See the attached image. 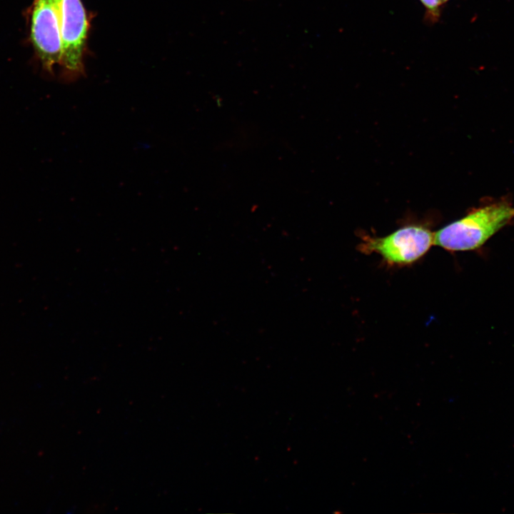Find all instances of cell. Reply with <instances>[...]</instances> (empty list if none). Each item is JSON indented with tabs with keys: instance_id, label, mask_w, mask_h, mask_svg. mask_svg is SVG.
<instances>
[{
	"instance_id": "6da1fadb",
	"label": "cell",
	"mask_w": 514,
	"mask_h": 514,
	"mask_svg": "<svg viewBox=\"0 0 514 514\" xmlns=\"http://www.w3.org/2000/svg\"><path fill=\"white\" fill-rule=\"evenodd\" d=\"M514 223V206L495 200L474 208L434 234V244L450 251L478 249L503 228Z\"/></svg>"
},
{
	"instance_id": "277c9868",
	"label": "cell",
	"mask_w": 514,
	"mask_h": 514,
	"mask_svg": "<svg viewBox=\"0 0 514 514\" xmlns=\"http://www.w3.org/2000/svg\"><path fill=\"white\" fill-rule=\"evenodd\" d=\"M58 11L62 42L61 66L69 75L84 74V53L89 21L81 0H58Z\"/></svg>"
},
{
	"instance_id": "8992f818",
	"label": "cell",
	"mask_w": 514,
	"mask_h": 514,
	"mask_svg": "<svg viewBox=\"0 0 514 514\" xmlns=\"http://www.w3.org/2000/svg\"><path fill=\"white\" fill-rule=\"evenodd\" d=\"M448 1V0H440V2L442 3V4H445V3L446 1Z\"/></svg>"
},
{
	"instance_id": "7a4b0ae2",
	"label": "cell",
	"mask_w": 514,
	"mask_h": 514,
	"mask_svg": "<svg viewBox=\"0 0 514 514\" xmlns=\"http://www.w3.org/2000/svg\"><path fill=\"white\" fill-rule=\"evenodd\" d=\"M433 244L434 234L428 229L409 226L384 237H365L360 251L376 253L389 264L405 266L421 258Z\"/></svg>"
},
{
	"instance_id": "3957f363",
	"label": "cell",
	"mask_w": 514,
	"mask_h": 514,
	"mask_svg": "<svg viewBox=\"0 0 514 514\" xmlns=\"http://www.w3.org/2000/svg\"><path fill=\"white\" fill-rule=\"evenodd\" d=\"M30 40L43 68L52 72L61 64L62 42L58 0H34L31 6Z\"/></svg>"
},
{
	"instance_id": "5b68a950",
	"label": "cell",
	"mask_w": 514,
	"mask_h": 514,
	"mask_svg": "<svg viewBox=\"0 0 514 514\" xmlns=\"http://www.w3.org/2000/svg\"><path fill=\"white\" fill-rule=\"evenodd\" d=\"M426 10L425 18L429 23H435L440 17V0H420Z\"/></svg>"
}]
</instances>
